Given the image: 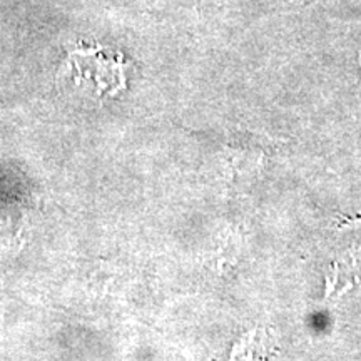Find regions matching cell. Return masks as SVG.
Wrapping results in <instances>:
<instances>
[{
	"label": "cell",
	"instance_id": "1",
	"mask_svg": "<svg viewBox=\"0 0 361 361\" xmlns=\"http://www.w3.org/2000/svg\"><path fill=\"white\" fill-rule=\"evenodd\" d=\"M126 64L116 54L101 47L78 49L67 57L64 72L72 84L87 89L92 96H116L126 87Z\"/></svg>",
	"mask_w": 361,
	"mask_h": 361
},
{
	"label": "cell",
	"instance_id": "2",
	"mask_svg": "<svg viewBox=\"0 0 361 361\" xmlns=\"http://www.w3.org/2000/svg\"><path fill=\"white\" fill-rule=\"evenodd\" d=\"M283 2L288 4V6H305V4L316 2V0H283Z\"/></svg>",
	"mask_w": 361,
	"mask_h": 361
},
{
	"label": "cell",
	"instance_id": "3",
	"mask_svg": "<svg viewBox=\"0 0 361 361\" xmlns=\"http://www.w3.org/2000/svg\"><path fill=\"white\" fill-rule=\"evenodd\" d=\"M360 67H361V56H360Z\"/></svg>",
	"mask_w": 361,
	"mask_h": 361
}]
</instances>
